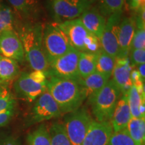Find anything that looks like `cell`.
<instances>
[{
	"label": "cell",
	"mask_w": 145,
	"mask_h": 145,
	"mask_svg": "<svg viewBox=\"0 0 145 145\" xmlns=\"http://www.w3.org/2000/svg\"><path fill=\"white\" fill-rule=\"evenodd\" d=\"M133 67L128 57L116 59L112 79L120 90L122 95L128 93L132 86L130 73Z\"/></svg>",
	"instance_id": "obj_14"
},
{
	"label": "cell",
	"mask_w": 145,
	"mask_h": 145,
	"mask_svg": "<svg viewBox=\"0 0 145 145\" xmlns=\"http://www.w3.org/2000/svg\"><path fill=\"white\" fill-rule=\"evenodd\" d=\"M43 46L48 65L72 48L57 22L47 24L43 28Z\"/></svg>",
	"instance_id": "obj_7"
},
{
	"label": "cell",
	"mask_w": 145,
	"mask_h": 145,
	"mask_svg": "<svg viewBox=\"0 0 145 145\" xmlns=\"http://www.w3.org/2000/svg\"><path fill=\"white\" fill-rule=\"evenodd\" d=\"M16 17L11 7L0 2V35L5 32L16 31Z\"/></svg>",
	"instance_id": "obj_25"
},
{
	"label": "cell",
	"mask_w": 145,
	"mask_h": 145,
	"mask_svg": "<svg viewBox=\"0 0 145 145\" xmlns=\"http://www.w3.org/2000/svg\"><path fill=\"white\" fill-rule=\"evenodd\" d=\"M131 118L132 115L128 101V93L122 94L118 101L110 120L113 132H118L126 129Z\"/></svg>",
	"instance_id": "obj_17"
},
{
	"label": "cell",
	"mask_w": 145,
	"mask_h": 145,
	"mask_svg": "<svg viewBox=\"0 0 145 145\" xmlns=\"http://www.w3.org/2000/svg\"><path fill=\"white\" fill-rule=\"evenodd\" d=\"M57 24L66 34L72 48L79 52L97 54L102 49L100 40L87 30L79 18Z\"/></svg>",
	"instance_id": "obj_3"
},
{
	"label": "cell",
	"mask_w": 145,
	"mask_h": 145,
	"mask_svg": "<svg viewBox=\"0 0 145 145\" xmlns=\"http://www.w3.org/2000/svg\"><path fill=\"white\" fill-rule=\"evenodd\" d=\"M46 89L63 115L77 110L86 100V93L80 83L71 79L49 76Z\"/></svg>",
	"instance_id": "obj_2"
},
{
	"label": "cell",
	"mask_w": 145,
	"mask_h": 145,
	"mask_svg": "<svg viewBox=\"0 0 145 145\" xmlns=\"http://www.w3.org/2000/svg\"><path fill=\"white\" fill-rule=\"evenodd\" d=\"M79 54L80 52L72 48L61 57L52 61L46 71L48 77L54 76L79 82L81 80L78 72Z\"/></svg>",
	"instance_id": "obj_9"
},
{
	"label": "cell",
	"mask_w": 145,
	"mask_h": 145,
	"mask_svg": "<svg viewBox=\"0 0 145 145\" xmlns=\"http://www.w3.org/2000/svg\"><path fill=\"white\" fill-rule=\"evenodd\" d=\"M43 25L39 22L16 24V32L20 39L25 60L33 70L47 71L49 68L43 46Z\"/></svg>",
	"instance_id": "obj_1"
},
{
	"label": "cell",
	"mask_w": 145,
	"mask_h": 145,
	"mask_svg": "<svg viewBox=\"0 0 145 145\" xmlns=\"http://www.w3.org/2000/svg\"><path fill=\"white\" fill-rule=\"evenodd\" d=\"M97 54L80 52L78 61V72L81 79H84L96 71Z\"/></svg>",
	"instance_id": "obj_24"
},
{
	"label": "cell",
	"mask_w": 145,
	"mask_h": 145,
	"mask_svg": "<svg viewBox=\"0 0 145 145\" xmlns=\"http://www.w3.org/2000/svg\"><path fill=\"white\" fill-rule=\"evenodd\" d=\"M128 4L131 10L137 12L142 6H144L145 0H130Z\"/></svg>",
	"instance_id": "obj_33"
},
{
	"label": "cell",
	"mask_w": 145,
	"mask_h": 145,
	"mask_svg": "<svg viewBox=\"0 0 145 145\" xmlns=\"http://www.w3.org/2000/svg\"><path fill=\"white\" fill-rule=\"evenodd\" d=\"M138 69V71L139 74H140L141 77L143 80L144 81V78H145V63L144 64H142L138 65V66L137 67Z\"/></svg>",
	"instance_id": "obj_35"
},
{
	"label": "cell",
	"mask_w": 145,
	"mask_h": 145,
	"mask_svg": "<svg viewBox=\"0 0 145 145\" xmlns=\"http://www.w3.org/2000/svg\"><path fill=\"white\" fill-rule=\"evenodd\" d=\"M79 18L87 30L100 40L106 26V20L99 11L89 8L83 12Z\"/></svg>",
	"instance_id": "obj_18"
},
{
	"label": "cell",
	"mask_w": 145,
	"mask_h": 145,
	"mask_svg": "<svg viewBox=\"0 0 145 145\" xmlns=\"http://www.w3.org/2000/svg\"><path fill=\"white\" fill-rule=\"evenodd\" d=\"M47 81L48 74L44 71L20 72L14 83L16 97L27 102L35 101L46 90Z\"/></svg>",
	"instance_id": "obj_5"
},
{
	"label": "cell",
	"mask_w": 145,
	"mask_h": 145,
	"mask_svg": "<svg viewBox=\"0 0 145 145\" xmlns=\"http://www.w3.org/2000/svg\"><path fill=\"white\" fill-rule=\"evenodd\" d=\"M16 16L23 22H30L38 16L39 0H8Z\"/></svg>",
	"instance_id": "obj_19"
},
{
	"label": "cell",
	"mask_w": 145,
	"mask_h": 145,
	"mask_svg": "<svg viewBox=\"0 0 145 145\" xmlns=\"http://www.w3.org/2000/svg\"><path fill=\"white\" fill-rule=\"evenodd\" d=\"M112 133L110 122H97L93 120L82 145H108Z\"/></svg>",
	"instance_id": "obj_13"
},
{
	"label": "cell",
	"mask_w": 145,
	"mask_h": 145,
	"mask_svg": "<svg viewBox=\"0 0 145 145\" xmlns=\"http://www.w3.org/2000/svg\"><path fill=\"white\" fill-rule=\"evenodd\" d=\"M110 79L95 71L84 79H81L79 83L82 86L86 95V100L89 101L100 91Z\"/></svg>",
	"instance_id": "obj_21"
},
{
	"label": "cell",
	"mask_w": 145,
	"mask_h": 145,
	"mask_svg": "<svg viewBox=\"0 0 145 145\" xmlns=\"http://www.w3.org/2000/svg\"><path fill=\"white\" fill-rule=\"evenodd\" d=\"M130 63L134 67L145 63V49L130 50L128 54Z\"/></svg>",
	"instance_id": "obj_32"
},
{
	"label": "cell",
	"mask_w": 145,
	"mask_h": 145,
	"mask_svg": "<svg viewBox=\"0 0 145 145\" xmlns=\"http://www.w3.org/2000/svg\"><path fill=\"white\" fill-rule=\"evenodd\" d=\"M50 8L57 23L77 19L91 7L90 0H50Z\"/></svg>",
	"instance_id": "obj_10"
},
{
	"label": "cell",
	"mask_w": 145,
	"mask_h": 145,
	"mask_svg": "<svg viewBox=\"0 0 145 145\" xmlns=\"http://www.w3.org/2000/svg\"><path fill=\"white\" fill-rule=\"evenodd\" d=\"M52 145H71L63 123L54 122L48 128Z\"/></svg>",
	"instance_id": "obj_28"
},
{
	"label": "cell",
	"mask_w": 145,
	"mask_h": 145,
	"mask_svg": "<svg viewBox=\"0 0 145 145\" xmlns=\"http://www.w3.org/2000/svg\"><path fill=\"white\" fill-rule=\"evenodd\" d=\"M129 135L138 145L145 143V118L132 117L126 128Z\"/></svg>",
	"instance_id": "obj_26"
},
{
	"label": "cell",
	"mask_w": 145,
	"mask_h": 145,
	"mask_svg": "<svg viewBox=\"0 0 145 145\" xmlns=\"http://www.w3.org/2000/svg\"><path fill=\"white\" fill-rule=\"evenodd\" d=\"M125 0H100L99 12L104 17L123 10Z\"/></svg>",
	"instance_id": "obj_29"
},
{
	"label": "cell",
	"mask_w": 145,
	"mask_h": 145,
	"mask_svg": "<svg viewBox=\"0 0 145 145\" xmlns=\"http://www.w3.org/2000/svg\"><path fill=\"white\" fill-rule=\"evenodd\" d=\"M16 110L17 101L10 87L0 86V128L11 122Z\"/></svg>",
	"instance_id": "obj_16"
},
{
	"label": "cell",
	"mask_w": 145,
	"mask_h": 145,
	"mask_svg": "<svg viewBox=\"0 0 145 145\" xmlns=\"http://www.w3.org/2000/svg\"><path fill=\"white\" fill-rule=\"evenodd\" d=\"M0 54L18 63L24 61L22 44L16 31L5 32L0 35Z\"/></svg>",
	"instance_id": "obj_12"
},
{
	"label": "cell",
	"mask_w": 145,
	"mask_h": 145,
	"mask_svg": "<svg viewBox=\"0 0 145 145\" xmlns=\"http://www.w3.org/2000/svg\"><path fill=\"white\" fill-rule=\"evenodd\" d=\"M108 145H138L129 135L126 129L113 132Z\"/></svg>",
	"instance_id": "obj_30"
},
{
	"label": "cell",
	"mask_w": 145,
	"mask_h": 145,
	"mask_svg": "<svg viewBox=\"0 0 145 145\" xmlns=\"http://www.w3.org/2000/svg\"><path fill=\"white\" fill-rule=\"evenodd\" d=\"M0 145H20L17 139L12 137L8 136L0 140Z\"/></svg>",
	"instance_id": "obj_34"
},
{
	"label": "cell",
	"mask_w": 145,
	"mask_h": 145,
	"mask_svg": "<svg viewBox=\"0 0 145 145\" xmlns=\"http://www.w3.org/2000/svg\"><path fill=\"white\" fill-rule=\"evenodd\" d=\"M134 49H145V27L136 26L130 48Z\"/></svg>",
	"instance_id": "obj_31"
},
{
	"label": "cell",
	"mask_w": 145,
	"mask_h": 145,
	"mask_svg": "<svg viewBox=\"0 0 145 145\" xmlns=\"http://www.w3.org/2000/svg\"><path fill=\"white\" fill-rule=\"evenodd\" d=\"M128 101L132 117L144 118V97L133 85L128 92Z\"/></svg>",
	"instance_id": "obj_22"
},
{
	"label": "cell",
	"mask_w": 145,
	"mask_h": 145,
	"mask_svg": "<svg viewBox=\"0 0 145 145\" xmlns=\"http://www.w3.org/2000/svg\"><path fill=\"white\" fill-rule=\"evenodd\" d=\"M26 145H52L48 128L46 124H40L28 134Z\"/></svg>",
	"instance_id": "obj_27"
},
{
	"label": "cell",
	"mask_w": 145,
	"mask_h": 145,
	"mask_svg": "<svg viewBox=\"0 0 145 145\" xmlns=\"http://www.w3.org/2000/svg\"><path fill=\"white\" fill-rule=\"evenodd\" d=\"M135 28V18L132 17L122 18L119 26L118 54L117 58L128 57Z\"/></svg>",
	"instance_id": "obj_15"
},
{
	"label": "cell",
	"mask_w": 145,
	"mask_h": 145,
	"mask_svg": "<svg viewBox=\"0 0 145 145\" xmlns=\"http://www.w3.org/2000/svg\"><path fill=\"white\" fill-rule=\"evenodd\" d=\"M63 116L56 101L47 89L35 100L26 118L27 126L42 123Z\"/></svg>",
	"instance_id": "obj_8"
},
{
	"label": "cell",
	"mask_w": 145,
	"mask_h": 145,
	"mask_svg": "<svg viewBox=\"0 0 145 145\" xmlns=\"http://www.w3.org/2000/svg\"><path fill=\"white\" fill-rule=\"evenodd\" d=\"M116 59V58L110 55L103 49L100 50L97 53L96 71L110 79L115 67Z\"/></svg>",
	"instance_id": "obj_23"
},
{
	"label": "cell",
	"mask_w": 145,
	"mask_h": 145,
	"mask_svg": "<svg viewBox=\"0 0 145 145\" xmlns=\"http://www.w3.org/2000/svg\"><path fill=\"white\" fill-rule=\"evenodd\" d=\"M63 124L71 145H82V142L94 118L86 107L65 114Z\"/></svg>",
	"instance_id": "obj_6"
},
{
	"label": "cell",
	"mask_w": 145,
	"mask_h": 145,
	"mask_svg": "<svg viewBox=\"0 0 145 145\" xmlns=\"http://www.w3.org/2000/svg\"><path fill=\"white\" fill-rule=\"evenodd\" d=\"M122 95L120 90L112 79L88 101L94 120L97 122H110L114 111Z\"/></svg>",
	"instance_id": "obj_4"
},
{
	"label": "cell",
	"mask_w": 145,
	"mask_h": 145,
	"mask_svg": "<svg viewBox=\"0 0 145 145\" xmlns=\"http://www.w3.org/2000/svg\"><path fill=\"white\" fill-rule=\"evenodd\" d=\"M122 16V11L108 16L100 39L101 48L115 58H117L118 54L119 26Z\"/></svg>",
	"instance_id": "obj_11"
},
{
	"label": "cell",
	"mask_w": 145,
	"mask_h": 145,
	"mask_svg": "<svg viewBox=\"0 0 145 145\" xmlns=\"http://www.w3.org/2000/svg\"><path fill=\"white\" fill-rule=\"evenodd\" d=\"M20 73L17 61L0 54V86H10Z\"/></svg>",
	"instance_id": "obj_20"
},
{
	"label": "cell",
	"mask_w": 145,
	"mask_h": 145,
	"mask_svg": "<svg viewBox=\"0 0 145 145\" xmlns=\"http://www.w3.org/2000/svg\"><path fill=\"white\" fill-rule=\"evenodd\" d=\"M126 1H127V3H129L130 0H126Z\"/></svg>",
	"instance_id": "obj_36"
}]
</instances>
